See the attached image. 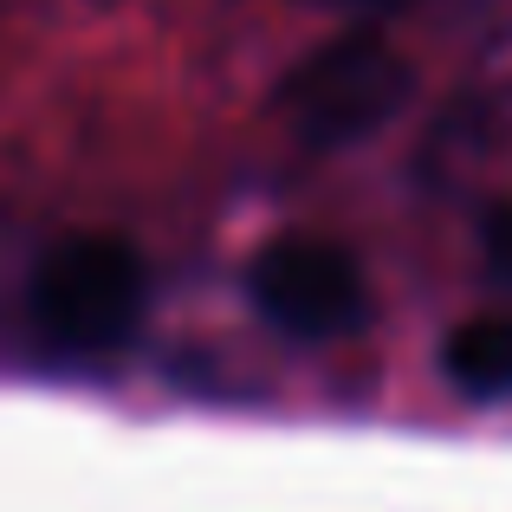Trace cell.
Here are the masks:
<instances>
[{
  "label": "cell",
  "mask_w": 512,
  "mask_h": 512,
  "mask_svg": "<svg viewBox=\"0 0 512 512\" xmlns=\"http://www.w3.org/2000/svg\"><path fill=\"white\" fill-rule=\"evenodd\" d=\"M409 91H415V72L396 46H383L376 33H344L286 72L279 117L305 150L331 156V150L376 137L409 104Z\"/></svg>",
  "instance_id": "obj_1"
},
{
  "label": "cell",
  "mask_w": 512,
  "mask_h": 512,
  "mask_svg": "<svg viewBox=\"0 0 512 512\" xmlns=\"http://www.w3.org/2000/svg\"><path fill=\"white\" fill-rule=\"evenodd\" d=\"M150 279L143 260L111 234H78L52 247L33 273V325L72 357H104L137 331Z\"/></svg>",
  "instance_id": "obj_2"
},
{
  "label": "cell",
  "mask_w": 512,
  "mask_h": 512,
  "mask_svg": "<svg viewBox=\"0 0 512 512\" xmlns=\"http://www.w3.org/2000/svg\"><path fill=\"white\" fill-rule=\"evenodd\" d=\"M247 299L266 325L299 344H338L370 318V286H363L357 260L312 234L266 240L247 266Z\"/></svg>",
  "instance_id": "obj_3"
},
{
  "label": "cell",
  "mask_w": 512,
  "mask_h": 512,
  "mask_svg": "<svg viewBox=\"0 0 512 512\" xmlns=\"http://www.w3.org/2000/svg\"><path fill=\"white\" fill-rule=\"evenodd\" d=\"M441 370L461 396L474 402H500L512 396V312H493V318H474L461 325L441 350Z\"/></svg>",
  "instance_id": "obj_4"
},
{
  "label": "cell",
  "mask_w": 512,
  "mask_h": 512,
  "mask_svg": "<svg viewBox=\"0 0 512 512\" xmlns=\"http://www.w3.org/2000/svg\"><path fill=\"white\" fill-rule=\"evenodd\" d=\"M487 273L512 286V214H493L487 221Z\"/></svg>",
  "instance_id": "obj_5"
},
{
  "label": "cell",
  "mask_w": 512,
  "mask_h": 512,
  "mask_svg": "<svg viewBox=\"0 0 512 512\" xmlns=\"http://www.w3.org/2000/svg\"><path fill=\"white\" fill-rule=\"evenodd\" d=\"M312 7H344V13H389L402 0H312Z\"/></svg>",
  "instance_id": "obj_6"
}]
</instances>
